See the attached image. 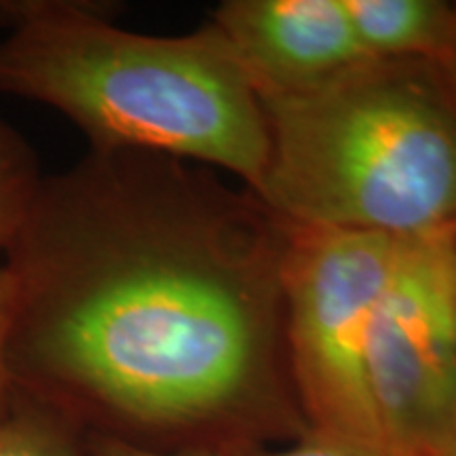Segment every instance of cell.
I'll return each instance as SVG.
<instances>
[{"label": "cell", "instance_id": "15", "mask_svg": "<svg viewBox=\"0 0 456 456\" xmlns=\"http://www.w3.org/2000/svg\"><path fill=\"white\" fill-rule=\"evenodd\" d=\"M454 249H456V235H454Z\"/></svg>", "mask_w": 456, "mask_h": 456}, {"label": "cell", "instance_id": "12", "mask_svg": "<svg viewBox=\"0 0 456 456\" xmlns=\"http://www.w3.org/2000/svg\"><path fill=\"white\" fill-rule=\"evenodd\" d=\"M87 456H212L203 452H184V450H159L138 446L118 437L87 433Z\"/></svg>", "mask_w": 456, "mask_h": 456}, {"label": "cell", "instance_id": "8", "mask_svg": "<svg viewBox=\"0 0 456 456\" xmlns=\"http://www.w3.org/2000/svg\"><path fill=\"white\" fill-rule=\"evenodd\" d=\"M0 456H87V433L20 393L13 412L0 423Z\"/></svg>", "mask_w": 456, "mask_h": 456}, {"label": "cell", "instance_id": "5", "mask_svg": "<svg viewBox=\"0 0 456 456\" xmlns=\"http://www.w3.org/2000/svg\"><path fill=\"white\" fill-rule=\"evenodd\" d=\"M456 228L399 239L368 342V379L393 456H440L456 431Z\"/></svg>", "mask_w": 456, "mask_h": 456}, {"label": "cell", "instance_id": "10", "mask_svg": "<svg viewBox=\"0 0 456 456\" xmlns=\"http://www.w3.org/2000/svg\"><path fill=\"white\" fill-rule=\"evenodd\" d=\"M243 456H391L383 450L366 446L332 433L306 427L292 444L277 450H254Z\"/></svg>", "mask_w": 456, "mask_h": 456}, {"label": "cell", "instance_id": "6", "mask_svg": "<svg viewBox=\"0 0 456 456\" xmlns=\"http://www.w3.org/2000/svg\"><path fill=\"white\" fill-rule=\"evenodd\" d=\"M208 21L258 98L322 87L368 60L342 0H226Z\"/></svg>", "mask_w": 456, "mask_h": 456}, {"label": "cell", "instance_id": "3", "mask_svg": "<svg viewBox=\"0 0 456 456\" xmlns=\"http://www.w3.org/2000/svg\"><path fill=\"white\" fill-rule=\"evenodd\" d=\"M260 104L269 157L254 195L289 226L395 239L456 228V112L433 61L368 57Z\"/></svg>", "mask_w": 456, "mask_h": 456}, {"label": "cell", "instance_id": "9", "mask_svg": "<svg viewBox=\"0 0 456 456\" xmlns=\"http://www.w3.org/2000/svg\"><path fill=\"white\" fill-rule=\"evenodd\" d=\"M43 178L30 142L0 118V256L24 226Z\"/></svg>", "mask_w": 456, "mask_h": 456}, {"label": "cell", "instance_id": "14", "mask_svg": "<svg viewBox=\"0 0 456 456\" xmlns=\"http://www.w3.org/2000/svg\"><path fill=\"white\" fill-rule=\"evenodd\" d=\"M440 456H456V431L452 433V437H450L446 446H444Z\"/></svg>", "mask_w": 456, "mask_h": 456}, {"label": "cell", "instance_id": "2", "mask_svg": "<svg viewBox=\"0 0 456 456\" xmlns=\"http://www.w3.org/2000/svg\"><path fill=\"white\" fill-rule=\"evenodd\" d=\"M114 13L91 0H0V94L60 112L89 151L182 159L258 191L266 118L218 30L155 37Z\"/></svg>", "mask_w": 456, "mask_h": 456}, {"label": "cell", "instance_id": "7", "mask_svg": "<svg viewBox=\"0 0 456 456\" xmlns=\"http://www.w3.org/2000/svg\"><path fill=\"white\" fill-rule=\"evenodd\" d=\"M366 57L436 61L454 4L440 0H342Z\"/></svg>", "mask_w": 456, "mask_h": 456}, {"label": "cell", "instance_id": "11", "mask_svg": "<svg viewBox=\"0 0 456 456\" xmlns=\"http://www.w3.org/2000/svg\"><path fill=\"white\" fill-rule=\"evenodd\" d=\"M11 328H13V292L3 262H0V423L20 402L13 363H11Z\"/></svg>", "mask_w": 456, "mask_h": 456}, {"label": "cell", "instance_id": "1", "mask_svg": "<svg viewBox=\"0 0 456 456\" xmlns=\"http://www.w3.org/2000/svg\"><path fill=\"white\" fill-rule=\"evenodd\" d=\"M289 224L205 165L89 151L3 256L21 395L85 433L222 456L306 420L285 342Z\"/></svg>", "mask_w": 456, "mask_h": 456}, {"label": "cell", "instance_id": "13", "mask_svg": "<svg viewBox=\"0 0 456 456\" xmlns=\"http://www.w3.org/2000/svg\"><path fill=\"white\" fill-rule=\"evenodd\" d=\"M433 64H436L437 72H440L442 83L446 87V94L456 112V4L452 9V21H450L446 43H444L442 53L437 55V60Z\"/></svg>", "mask_w": 456, "mask_h": 456}, {"label": "cell", "instance_id": "4", "mask_svg": "<svg viewBox=\"0 0 456 456\" xmlns=\"http://www.w3.org/2000/svg\"><path fill=\"white\" fill-rule=\"evenodd\" d=\"M397 245L399 239L376 232L289 226L283 271L289 376L306 427L387 454L370 391L368 342Z\"/></svg>", "mask_w": 456, "mask_h": 456}]
</instances>
